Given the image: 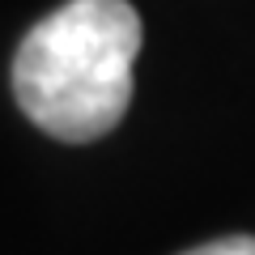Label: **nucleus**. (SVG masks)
I'll use <instances>...</instances> for the list:
<instances>
[{"mask_svg":"<svg viewBox=\"0 0 255 255\" xmlns=\"http://www.w3.org/2000/svg\"><path fill=\"white\" fill-rule=\"evenodd\" d=\"M136 51L140 17L128 0H68L17 47V107L55 140H98L132 102Z\"/></svg>","mask_w":255,"mask_h":255,"instance_id":"1","label":"nucleus"},{"mask_svg":"<svg viewBox=\"0 0 255 255\" xmlns=\"http://www.w3.org/2000/svg\"><path fill=\"white\" fill-rule=\"evenodd\" d=\"M187 255H255V238L247 234H234V238H217V243H204Z\"/></svg>","mask_w":255,"mask_h":255,"instance_id":"2","label":"nucleus"}]
</instances>
